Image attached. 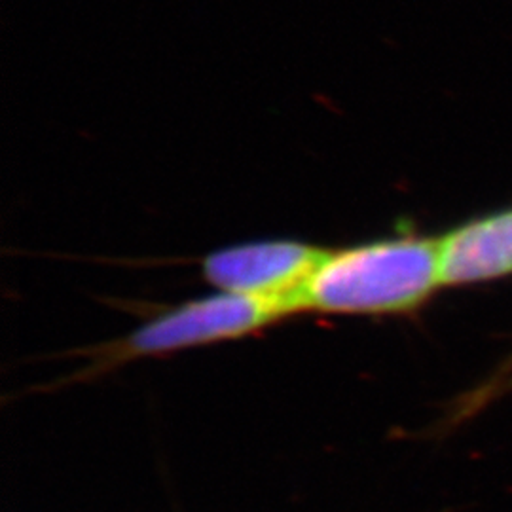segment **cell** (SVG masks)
<instances>
[{
    "label": "cell",
    "instance_id": "cell-1",
    "mask_svg": "<svg viewBox=\"0 0 512 512\" xmlns=\"http://www.w3.org/2000/svg\"><path fill=\"white\" fill-rule=\"evenodd\" d=\"M442 287L440 238L397 236L325 249L296 296V313L395 315Z\"/></svg>",
    "mask_w": 512,
    "mask_h": 512
},
{
    "label": "cell",
    "instance_id": "cell-2",
    "mask_svg": "<svg viewBox=\"0 0 512 512\" xmlns=\"http://www.w3.org/2000/svg\"><path fill=\"white\" fill-rule=\"evenodd\" d=\"M289 315L293 313L283 302L217 291L150 317L126 338L105 349V359L122 363L234 340L266 329Z\"/></svg>",
    "mask_w": 512,
    "mask_h": 512
},
{
    "label": "cell",
    "instance_id": "cell-3",
    "mask_svg": "<svg viewBox=\"0 0 512 512\" xmlns=\"http://www.w3.org/2000/svg\"><path fill=\"white\" fill-rule=\"evenodd\" d=\"M323 255V247L298 239L245 241L211 251L202 274L217 291L277 300L294 315L296 296Z\"/></svg>",
    "mask_w": 512,
    "mask_h": 512
},
{
    "label": "cell",
    "instance_id": "cell-4",
    "mask_svg": "<svg viewBox=\"0 0 512 512\" xmlns=\"http://www.w3.org/2000/svg\"><path fill=\"white\" fill-rule=\"evenodd\" d=\"M512 274V209L465 222L440 238L442 285H471Z\"/></svg>",
    "mask_w": 512,
    "mask_h": 512
}]
</instances>
